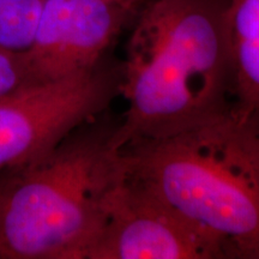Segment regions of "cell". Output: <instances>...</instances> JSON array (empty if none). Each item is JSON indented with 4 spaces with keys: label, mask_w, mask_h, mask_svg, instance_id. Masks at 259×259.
Masks as SVG:
<instances>
[{
    "label": "cell",
    "mask_w": 259,
    "mask_h": 259,
    "mask_svg": "<svg viewBox=\"0 0 259 259\" xmlns=\"http://www.w3.org/2000/svg\"><path fill=\"white\" fill-rule=\"evenodd\" d=\"M229 0H145L121 64L127 107L113 134L119 149L232 114Z\"/></svg>",
    "instance_id": "6da1fadb"
},
{
    "label": "cell",
    "mask_w": 259,
    "mask_h": 259,
    "mask_svg": "<svg viewBox=\"0 0 259 259\" xmlns=\"http://www.w3.org/2000/svg\"><path fill=\"white\" fill-rule=\"evenodd\" d=\"M97 116L38 160L0 173V259H88L127 176L118 122Z\"/></svg>",
    "instance_id": "7a4b0ae2"
},
{
    "label": "cell",
    "mask_w": 259,
    "mask_h": 259,
    "mask_svg": "<svg viewBox=\"0 0 259 259\" xmlns=\"http://www.w3.org/2000/svg\"><path fill=\"white\" fill-rule=\"evenodd\" d=\"M131 177L226 248L259 259V169L232 114L122 149Z\"/></svg>",
    "instance_id": "3957f363"
},
{
    "label": "cell",
    "mask_w": 259,
    "mask_h": 259,
    "mask_svg": "<svg viewBox=\"0 0 259 259\" xmlns=\"http://www.w3.org/2000/svg\"><path fill=\"white\" fill-rule=\"evenodd\" d=\"M121 64L106 57L92 69L18 87L0 99V173L51 153L71 132L120 96Z\"/></svg>",
    "instance_id": "277c9868"
},
{
    "label": "cell",
    "mask_w": 259,
    "mask_h": 259,
    "mask_svg": "<svg viewBox=\"0 0 259 259\" xmlns=\"http://www.w3.org/2000/svg\"><path fill=\"white\" fill-rule=\"evenodd\" d=\"M225 259L226 248L127 171L88 259Z\"/></svg>",
    "instance_id": "5b68a950"
},
{
    "label": "cell",
    "mask_w": 259,
    "mask_h": 259,
    "mask_svg": "<svg viewBox=\"0 0 259 259\" xmlns=\"http://www.w3.org/2000/svg\"><path fill=\"white\" fill-rule=\"evenodd\" d=\"M138 11L108 0H48L24 52L30 82L61 79L96 66Z\"/></svg>",
    "instance_id": "8992f818"
},
{
    "label": "cell",
    "mask_w": 259,
    "mask_h": 259,
    "mask_svg": "<svg viewBox=\"0 0 259 259\" xmlns=\"http://www.w3.org/2000/svg\"><path fill=\"white\" fill-rule=\"evenodd\" d=\"M228 29L232 115L244 120L259 114V0H229Z\"/></svg>",
    "instance_id": "52a82bcc"
},
{
    "label": "cell",
    "mask_w": 259,
    "mask_h": 259,
    "mask_svg": "<svg viewBox=\"0 0 259 259\" xmlns=\"http://www.w3.org/2000/svg\"><path fill=\"white\" fill-rule=\"evenodd\" d=\"M48 0H0V48L25 52L30 47Z\"/></svg>",
    "instance_id": "ba28073f"
},
{
    "label": "cell",
    "mask_w": 259,
    "mask_h": 259,
    "mask_svg": "<svg viewBox=\"0 0 259 259\" xmlns=\"http://www.w3.org/2000/svg\"><path fill=\"white\" fill-rule=\"evenodd\" d=\"M30 82L24 52L0 48V99L18 87Z\"/></svg>",
    "instance_id": "9c48e42d"
},
{
    "label": "cell",
    "mask_w": 259,
    "mask_h": 259,
    "mask_svg": "<svg viewBox=\"0 0 259 259\" xmlns=\"http://www.w3.org/2000/svg\"><path fill=\"white\" fill-rule=\"evenodd\" d=\"M240 126L248 151H250L251 156L253 158L254 163L257 164L259 169V137L255 134H253V132H252L245 124H242V122H240Z\"/></svg>",
    "instance_id": "30bf717a"
},
{
    "label": "cell",
    "mask_w": 259,
    "mask_h": 259,
    "mask_svg": "<svg viewBox=\"0 0 259 259\" xmlns=\"http://www.w3.org/2000/svg\"><path fill=\"white\" fill-rule=\"evenodd\" d=\"M108 2L115 3V4L122 5V6H125V8H128V9H132V10H136V11H138V10L142 8V5L144 4L145 0H108Z\"/></svg>",
    "instance_id": "8fae6325"
},
{
    "label": "cell",
    "mask_w": 259,
    "mask_h": 259,
    "mask_svg": "<svg viewBox=\"0 0 259 259\" xmlns=\"http://www.w3.org/2000/svg\"><path fill=\"white\" fill-rule=\"evenodd\" d=\"M236 120H238V119H236ZM239 121L244 122V124L247 126L252 132H253V134H255L259 137V114L250 116V118L244 119V120H239Z\"/></svg>",
    "instance_id": "7c38bea8"
}]
</instances>
